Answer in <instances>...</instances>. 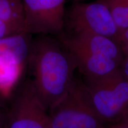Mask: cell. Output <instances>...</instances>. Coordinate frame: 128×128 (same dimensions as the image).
Masks as SVG:
<instances>
[{
    "label": "cell",
    "instance_id": "obj_1",
    "mask_svg": "<svg viewBox=\"0 0 128 128\" xmlns=\"http://www.w3.org/2000/svg\"><path fill=\"white\" fill-rule=\"evenodd\" d=\"M28 64L35 90L49 112L74 82L76 62L57 37L39 35L33 39Z\"/></svg>",
    "mask_w": 128,
    "mask_h": 128
},
{
    "label": "cell",
    "instance_id": "obj_2",
    "mask_svg": "<svg viewBox=\"0 0 128 128\" xmlns=\"http://www.w3.org/2000/svg\"><path fill=\"white\" fill-rule=\"evenodd\" d=\"M52 128H106L83 81L75 80L65 96L49 112Z\"/></svg>",
    "mask_w": 128,
    "mask_h": 128
},
{
    "label": "cell",
    "instance_id": "obj_3",
    "mask_svg": "<svg viewBox=\"0 0 128 128\" xmlns=\"http://www.w3.org/2000/svg\"><path fill=\"white\" fill-rule=\"evenodd\" d=\"M83 82L96 112L106 124L119 122L128 109V81L120 69L104 77Z\"/></svg>",
    "mask_w": 128,
    "mask_h": 128
},
{
    "label": "cell",
    "instance_id": "obj_4",
    "mask_svg": "<svg viewBox=\"0 0 128 128\" xmlns=\"http://www.w3.org/2000/svg\"><path fill=\"white\" fill-rule=\"evenodd\" d=\"M7 102V128H52L49 113L43 105L30 78L14 86Z\"/></svg>",
    "mask_w": 128,
    "mask_h": 128
},
{
    "label": "cell",
    "instance_id": "obj_5",
    "mask_svg": "<svg viewBox=\"0 0 128 128\" xmlns=\"http://www.w3.org/2000/svg\"><path fill=\"white\" fill-rule=\"evenodd\" d=\"M65 29L67 31L64 32L69 33L102 35L116 42L119 34L110 9L102 0L70 6L65 13Z\"/></svg>",
    "mask_w": 128,
    "mask_h": 128
},
{
    "label": "cell",
    "instance_id": "obj_6",
    "mask_svg": "<svg viewBox=\"0 0 128 128\" xmlns=\"http://www.w3.org/2000/svg\"><path fill=\"white\" fill-rule=\"evenodd\" d=\"M24 32L57 36L64 32L65 0H22Z\"/></svg>",
    "mask_w": 128,
    "mask_h": 128
},
{
    "label": "cell",
    "instance_id": "obj_7",
    "mask_svg": "<svg viewBox=\"0 0 128 128\" xmlns=\"http://www.w3.org/2000/svg\"><path fill=\"white\" fill-rule=\"evenodd\" d=\"M56 37L64 44L76 46L94 55L109 58L120 65L124 58L119 44L108 37L89 33H69L65 32Z\"/></svg>",
    "mask_w": 128,
    "mask_h": 128
},
{
    "label": "cell",
    "instance_id": "obj_8",
    "mask_svg": "<svg viewBox=\"0 0 128 128\" xmlns=\"http://www.w3.org/2000/svg\"><path fill=\"white\" fill-rule=\"evenodd\" d=\"M24 32L22 0H0V39Z\"/></svg>",
    "mask_w": 128,
    "mask_h": 128
},
{
    "label": "cell",
    "instance_id": "obj_9",
    "mask_svg": "<svg viewBox=\"0 0 128 128\" xmlns=\"http://www.w3.org/2000/svg\"><path fill=\"white\" fill-rule=\"evenodd\" d=\"M110 9L119 32L128 28V0H102Z\"/></svg>",
    "mask_w": 128,
    "mask_h": 128
},
{
    "label": "cell",
    "instance_id": "obj_10",
    "mask_svg": "<svg viewBox=\"0 0 128 128\" xmlns=\"http://www.w3.org/2000/svg\"><path fill=\"white\" fill-rule=\"evenodd\" d=\"M7 102L0 93V128H7Z\"/></svg>",
    "mask_w": 128,
    "mask_h": 128
},
{
    "label": "cell",
    "instance_id": "obj_11",
    "mask_svg": "<svg viewBox=\"0 0 128 128\" xmlns=\"http://www.w3.org/2000/svg\"><path fill=\"white\" fill-rule=\"evenodd\" d=\"M117 42L120 46L124 57L128 56V28L119 32Z\"/></svg>",
    "mask_w": 128,
    "mask_h": 128
},
{
    "label": "cell",
    "instance_id": "obj_12",
    "mask_svg": "<svg viewBox=\"0 0 128 128\" xmlns=\"http://www.w3.org/2000/svg\"><path fill=\"white\" fill-rule=\"evenodd\" d=\"M120 71L124 78L128 81V56H125L119 67Z\"/></svg>",
    "mask_w": 128,
    "mask_h": 128
},
{
    "label": "cell",
    "instance_id": "obj_13",
    "mask_svg": "<svg viewBox=\"0 0 128 128\" xmlns=\"http://www.w3.org/2000/svg\"><path fill=\"white\" fill-rule=\"evenodd\" d=\"M106 128H128V126L119 122L115 123V124H108Z\"/></svg>",
    "mask_w": 128,
    "mask_h": 128
},
{
    "label": "cell",
    "instance_id": "obj_14",
    "mask_svg": "<svg viewBox=\"0 0 128 128\" xmlns=\"http://www.w3.org/2000/svg\"><path fill=\"white\" fill-rule=\"evenodd\" d=\"M120 122L128 126V109L126 112V113H124V116H123L122 119H121V120Z\"/></svg>",
    "mask_w": 128,
    "mask_h": 128
}]
</instances>
